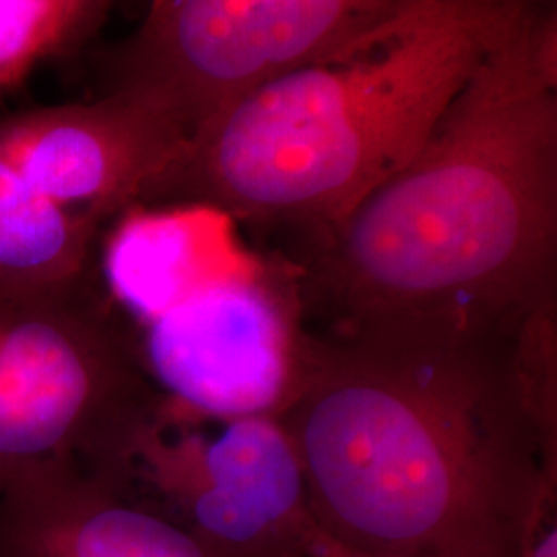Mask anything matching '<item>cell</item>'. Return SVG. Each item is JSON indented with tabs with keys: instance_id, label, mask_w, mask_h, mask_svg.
<instances>
[{
	"instance_id": "6da1fadb",
	"label": "cell",
	"mask_w": 557,
	"mask_h": 557,
	"mask_svg": "<svg viewBox=\"0 0 557 557\" xmlns=\"http://www.w3.org/2000/svg\"><path fill=\"white\" fill-rule=\"evenodd\" d=\"M301 329L277 419L320 531L363 556L527 557L557 504V301Z\"/></svg>"
},
{
	"instance_id": "7a4b0ae2",
	"label": "cell",
	"mask_w": 557,
	"mask_h": 557,
	"mask_svg": "<svg viewBox=\"0 0 557 557\" xmlns=\"http://www.w3.org/2000/svg\"><path fill=\"white\" fill-rule=\"evenodd\" d=\"M310 244L289 260L308 326L557 301L556 7L512 21L411 161Z\"/></svg>"
},
{
	"instance_id": "3957f363",
	"label": "cell",
	"mask_w": 557,
	"mask_h": 557,
	"mask_svg": "<svg viewBox=\"0 0 557 557\" xmlns=\"http://www.w3.org/2000/svg\"><path fill=\"white\" fill-rule=\"evenodd\" d=\"M518 17L475 0H407L200 124L147 207L202 205L317 238L411 161Z\"/></svg>"
},
{
	"instance_id": "277c9868",
	"label": "cell",
	"mask_w": 557,
	"mask_h": 557,
	"mask_svg": "<svg viewBox=\"0 0 557 557\" xmlns=\"http://www.w3.org/2000/svg\"><path fill=\"white\" fill-rule=\"evenodd\" d=\"M160 407L135 331L101 278L0 304V502L52 467L126 485L133 446Z\"/></svg>"
},
{
	"instance_id": "5b68a950",
	"label": "cell",
	"mask_w": 557,
	"mask_h": 557,
	"mask_svg": "<svg viewBox=\"0 0 557 557\" xmlns=\"http://www.w3.org/2000/svg\"><path fill=\"white\" fill-rule=\"evenodd\" d=\"M407 0H151L108 62V89L161 110L186 139L225 106L317 60Z\"/></svg>"
},
{
	"instance_id": "8992f818",
	"label": "cell",
	"mask_w": 557,
	"mask_h": 557,
	"mask_svg": "<svg viewBox=\"0 0 557 557\" xmlns=\"http://www.w3.org/2000/svg\"><path fill=\"white\" fill-rule=\"evenodd\" d=\"M182 418L161 403L131 453L126 487L211 557H306L317 522L294 442L273 416Z\"/></svg>"
},
{
	"instance_id": "52a82bcc",
	"label": "cell",
	"mask_w": 557,
	"mask_h": 557,
	"mask_svg": "<svg viewBox=\"0 0 557 557\" xmlns=\"http://www.w3.org/2000/svg\"><path fill=\"white\" fill-rule=\"evenodd\" d=\"M133 331L143 370L170 411L195 421L277 418L304 333L294 269L264 260Z\"/></svg>"
},
{
	"instance_id": "ba28073f",
	"label": "cell",
	"mask_w": 557,
	"mask_h": 557,
	"mask_svg": "<svg viewBox=\"0 0 557 557\" xmlns=\"http://www.w3.org/2000/svg\"><path fill=\"white\" fill-rule=\"evenodd\" d=\"M186 135L128 91L0 119V151L38 193L106 227L147 207L176 165Z\"/></svg>"
},
{
	"instance_id": "9c48e42d",
	"label": "cell",
	"mask_w": 557,
	"mask_h": 557,
	"mask_svg": "<svg viewBox=\"0 0 557 557\" xmlns=\"http://www.w3.org/2000/svg\"><path fill=\"white\" fill-rule=\"evenodd\" d=\"M0 557H211L199 539L112 479L52 467L0 502Z\"/></svg>"
},
{
	"instance_id": "30bf717a",
	"label": "cell",
	"mask_w": 557,
	"mask_h": 557,
	"mask_svg": "<svg viewBox=\"0 0 557 557\" xmlns=\"http://www.w3.org/2000/svg\"><path fill=\"white\" fill-rule=\"evenodd\" d=\"M264 260L236 234V221L202 205L133 207L112 221L100 244L108 298L133 326Z\"/></svg>"
},
{
	"instance_id": "8fae6325",
	"label": "cell",
	"mask_w": 557,
	"mask_h": 557,
	"mask_svg": "<svg viewBox=\"0 0 557 557\" xmlns=\"http://www.w3.org/2000/svg\"><path fill=\"white\" fill-rule=\"evenodd\" d=\"M106 225L44 197L0 151V304L59 298L100 281Z\"/></svg>"
},
{
	"instance_id": "7c38bea8",
	"label": "cell",
	"mask_w": 557,
	"mask_h": 557,
	"mask_svg": "<svg viewBox=\"0 0 557 557\" xmlns=\"http://www.w3.org/2000/svg\"><path fill=\"white\" fill-rule=\"evenodd\" d=\"M71 48L59 0H0V91L15 89L40 60Z\"/></svg>"
},
{
	"instance_id": "4fadbf2b",
	"label": "cell",
	"mask_w": 557,
	"mask_h": 557,
	"mask_svg": "<svg viewBox=\"0 0 557 557\" xmlns=\"http://www.w3.org/2000/svg\"><path fill=\"white\" fill-rule=\"evenodd\" d=\"M71 29L73 48L85 40L100 23L110 0H59Z\"/></svg>"
},
{
	"instance_id": "5bb4252c",
	"label": "cell",
	"mask_w": 557,
	"mask_h": 557,
	"mask_svg": "<svg viewBox=\"0 0 557 557\" xmlns=\"http://www.w3.org/2000/svg\"><path fill=\"white\" fill-rule=\"evenodd\" d=\"M527 557H557V512H549L541 520L531 539Z\"/></svg>"
},
{
	"instance_id": "9a60e30c",
	"label": "cell",
	"mask_w": 557,
	"mask_h": 557,
	"mask_svg": "<svg viewBox=\"0 0 557 557\" xmlns=\"http://www.w3.org/2000/svg\"><path fill=\"white\" fill-rule=\"evenodd\" d=\"M479 4H485L490 9L504 11V13H515V15H524V13H535V11H545L556 7V0H475Z\"/></svg>"
},
{
	"instance_id": "2e32d148",
	"label": "cell",
	"mask_w": 557,
	"mask_h": 557,
	"mask_svg": "<svg viewBox=\"0 0 557 557\" xmlns=\"http://www.w3.org/2000/svg\"><path fill=\"white\" fill-rule=\"evenodd\" d=\"M306 557H374V556H363V554H358V552H351V549H347V547H343V545H338L335 543L333 539L326 537L322 531H320L319 527H317V531H314V535L310 539V545H308V556Z\"/></svg>"
}]
</instances>
